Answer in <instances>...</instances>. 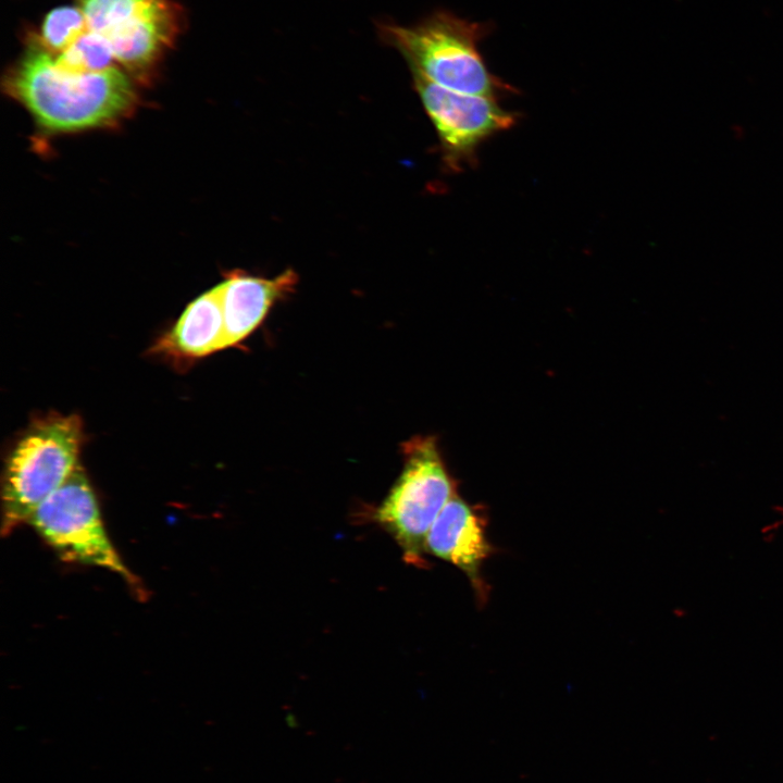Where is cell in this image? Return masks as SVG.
<instances>
[{"mask_svg":"<svg viewBox=\"0 0 783 783\" xmlns=\"http://www.w3.org/2000/svg\"><path fill=\"white\" fill-rule=\"evenodd\" d=\"M7 94L49 133L111 127L137 105L128 74L116 65L82 73L62 66L35 35L3 78Z\"/></svg>","mask_w":783,"mask_h":783,"instance_id":"cell-1","label":"cell"},{"mask_svg":"<svg viewBox=\"0 0 783 783\" xmlns=\"http://www.w3.org/2000/svg\"><path fill=\"white\" fill-rule=\"evenodd\" d=\"M88 29L85 16L75 5L52 9L45 17L40 33L35 35L51 53H61Z\"/></svg>","mask_w":783,"mask_h":783,"instance_id":"cell-11","label":"cell"},{"mask_svg":"<svg viewBox=\"0 0 783 783\" xmlns=\"http://www.w3.org/2000/svg\"><path fill=\"white\" fill-rule=\"evenodd\" d=\"M413 80L451 169L471 164L487 139L517 123V114L501 108L497 98L457 92L415 74Z\"/></svg>","mask_w":783,"mask_h":783,"instance_id":"cell-7","label":"cell"},{"mask_svg":"<svg viewBox=\"0 0 783 783\" xmlns=\"http://www.w3.org/2000/svg\"><path fill=\"white\" fill-rule=\"evenodd\" d=\"M224 320L219 285L198 296L153 347L173 358L197 359L222 349Z\"/></svg>","mask_w":783,"mask_h":783,"instance_id":"cell-10","label":"cell"},{"mask_svg":"<svg viewBox=\"0 0 783 783\" xmlns=\"http://www.w3.org/2000/svg\"><path fill=\"white\" fill-rule=\"evenodd\" d=\"M297 283L293 270L273 278L233 272L219 284L224 320L222 349L246 339L265 319L273 304Z\"/></svg>","mask_w":783,"mask_h":783,"instance_id":"cell-9","label":"cell"},{"mask_svg":"<svg viewBox=\"0 0 783 783\" xmlns=\"http://www.w3.org/2000/svg\"><path fill=\"white\" fill-rule=\"evenodd\" d=\"M27 523L63 561L99 567L132 586L138 584L105 531L97 497L80 465L34 510Z\"/></svg>","mask_w":783,"mask_h":783,"instance_id":"cell-5","label":"cell"},{"mask_svg":"<svg viewBox=\"0 0 783 783\" xmlns=\"http://www.w3.org/2000/svg\"><path fill=\"white\" fill-rule=\"evenodd\" d=\"M87 27L127 74L147 78L179 32L174 0H75Z\"/></svg>","mask_w":783,"mask_h":783,"instance_id":"cell-6","label":"cell"},{"mask_svg":"<svg viewBox=\"0 0 783 783\" xmlns=\"http://www.w3.org/2000/svg\"><path fill=\"white\" fill-rule=\"evenodd\" d=\"M493 547L483 515L457 494L446 504L425 540V552L450 562L470 580L480 600L486 597L482 567Z\"/></svg>","mask_w":783,"mask_h":783,"instance_id":"cell-8","label":"cell"},{"mask_svg":"<svg viewBox=\"0 0 783 783\" xmlns=\"http://www.w3.org/2000/svg\"><path fill=\"white\" fill-rule=\"evenodd\" d=\"M403 456L401 474L376 508L374 520L410 564L423 566L426 536L456 490L433 437L411 438L403 444Z\"/></svg>","mask_w":783,"mask_h":783,"instance_id":"cell-4","label":"cell"},{"mask_svg":"<svg viewBox=\"0 0 783 783\" xmlns=\"http://www.w3.org/2000/svg\"><path fill=\"white\" fill-rule=\"evenodd\" d=\"M83 423L76 414L49 413L27 427L9 453L2 475V526L9 535L79 467Z\"/></svg>","mask_w":783,"mask_h":783,"instance_id":"cell-3","label":"cell"},{"mask_svg":"<svg viewBox=\"0 0 783 783\" xmlns=\"http://www.w3.org/2000/svg\"><path fill=\"white\" fill-rule=\"evenodd\" d=\"M53 54L62 66L82 73L104 71L116 63L105 41L89 29L66 50Z\"/></svg>","mask_w":783,"mask_h":783,"instance_id":"cell-12","label":"cell"},{"mask_svg":"<svg viewBox=\"0 0 783 783\" xmlns=\"http://www.w3.org/2000/svg\"><path fill=\"white\" fill-rule=\"evenodd\" d=\"M380 35L407 60L412 74L450 90L497 98L509 90L488 70L478 45L486 26L437 11L411 26L380 25Z\"/></svg>","mask_w":783,"mask_h":783,"instance_id":"cell-2","label":"cell"}]
</instances>
